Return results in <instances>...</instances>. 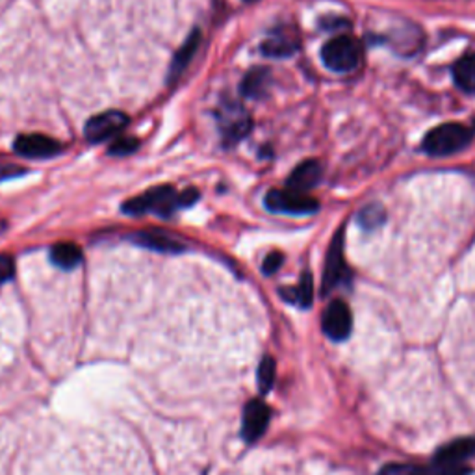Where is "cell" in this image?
<instances>
[{
	"mask_svg": "<svg viewBox=\"0 0 475 475\" xmlns=\"http://www.w3.org/2000/svg\"><path fill=\"white\" fill-rule=\"evenodd\" d=\"M15 275V262L12 255H0V284L12 281Z\"/></svg>",
	"mask_w": 475,
	"mask_h": 475,
	"instance_id": "obj_24",
	"label": "cell"
},
{
	"mask_svg": "<svg viewBox=\"0 0 475 475\" xmlns=\"http://www.w3.org/2000/svg\"><path fill=\"white\" fill-rule=\"evenodd\" d=\"M281 295L290 303L300 305L301 309H309L312 305V300H314V281H312V275L309 272H305L301 275L300 284H297L295 288H282Z\"/></svg>",
	"mask_w": 475,
	"mask_h": 475,
	"instance_id": "obj_15",
	"label": "cell"
},
{
	"mask_svg": "<svg viewBox=\"0 0 475 475\" xmlns=\"http://www.w3.org/2000/svg\"><path fill=\"white\" fill-rule=\"evenodd\" d=\"M384 220H386V212L382 211L381 204H368L359 212V225L366 230H373L381 227Z\"/></svg>",
	"mask_w": 475,
	"mask_h": 475,
	"instance_id": "obj_21",
	"label": "cell"
},
{
	"mask_svg": "<svg viewBox=\"0 0 475 475\" xmlns=\"http://www.w3.org/2000/svg\"><path fill=\"white\" fill-rule=\"evenodd\" d=\"M130 240L139 246V247H147L151 251L157 253H183L186 249V246L183 242H178L176 238L167 236L164 232H155V230H141L130 236Z\"/></svg>",
	"mask_w": 475,
	"mask_h": 475,
	"instance_id": "obj_11",
	"label": "cell"
},
{
	"mask_svg": "<svg viewBox=\"0 0 475 475\" xmlns=\"http://www.w3.org/2000/svg\"><path fill=\"white\" fill-rule=\"evenodd\" d=\"M272 420V410L262 399H253L244 408V418H242V438L247 444L256 442L270 426Z\"/></svg>",
	"mask_w": 475,
	"mask_h": 475,
	"instance_id": "obj_9",
	"label": "cell"
},
{
	"mask_svg": "<svg viewBox=\"0 0 475 475\" xmlns=\"http://www.w3.org/2000/svg\"><path fill=\"white\" fill-rule=\"evenodd\" d=\"M295 49H297V43L290 38H270L262 45V52L265 56H272V58L291 56L295 52Z\"/></svg>",
	"mask_w": 475,
	"mask_h": 475,
	"instance_id": "obj_20",
	"label": "cell"
},
{
	"mask_svg": "<svg viewBox=\"0 0 475 475\" xmlns=\"http://www.w3.org/2000/svg\"><path fill=\"white\" fill-rule=\"evenodd\" d=\"M246 3H255V0H246Z\"/></svg>",
	"mask_w": 475,
	"mask_h": 475,
	"instance_id": "obj_27",
	"label": "cell"
},
{
	"mask_svg": "<svg viewBox=\"0 0 475 475\" xmlns=\"http://www.w3.org/2000/svg\"><path fill=\"white\" fill-rule=\"evenodd\" d=\"M138 147H139V141L136 138H121V139L113 141V145L110 147L108 153L113 157H127V155L134 153Z\"/></svg>",
	"mask_w": 475,
	"mask_h": 475,
	"instance_id": "obj_23",
	"label": "cell"
},
{
	"mask_svg": "<svg viewBox=\"0 0 475 475\" xmlns=\"http://www.w3.org/2000/svg\"><path fill=\"white\" fill-rule=\"evenodd\" d=\"M221 129L225 132V139L230 143H236L242 139L251 130V119L238 104H230L221 113Z\"/></svg>",
	"mask_w": 475,
	"mask_h": 475,
	"instance_id": "obj_12",
	"label": "cell"
},
{
	"mask_svg": "<svg viewBox=\"0 0 475 475\" xmlns=\"http://www.w3.org/2000/svg\"><path fill=\"white\" fill-rule=\"evenodd\" d=\"M323 333L335 342H344L353 329V316L345 301L335 300L329 307L325 309L321 318Z\"/></svg>",
	"mask_w": 475,
	"mask_h": 475,
	"instance_id": "obj_8",
	"label": "cell"
},
{
	"mask_svg": "<svg viewBox=\"0 0 475 475\" xmlns=\"http://www.w3.org/2000/svg\"><path fill=\"white\" fill-rule=\"evenodd\" d=\"M377 475H426V470L416 464H386Z\"/></svg>",
	"mask_w": 475,
	"mask_h": 475,
	"instance_id": "obj_22",
	"label": "cell"
},
{
	"mask_svg": "<svg viewBox=\"0 0 475 475\" xmlns=\"http://www.w3.org/2000/svg\"><path fill=\"white\" fill-rule=\"evenodd\" d=\"M282 262H284V256L281 253H277V251L270 253V255L265 256V260L262 264V272L265 275H273L275 272H279V267L282 265Z\"/></svg>",
	"mask_w": 475,
	"mask_h": 475,
	"instance_id": "obj_25",
	"label": "cell"
},
{
	"mask_svg": "<svg viewBox=\"0 0 475 475\" xmlns=\"http://www.w3.org/2000/svg\"><path fill=\"white\" fill-rule=\"evenodd\" d=\"M475 136L473 125L445 123L426 134L422 148L429 157H452L466 148Z\"/></svg>",
	"mask_w": 475,
	"mask_h": 475,
	"instance_id": "obj_1",
	"label": "cell"
},
{
	"mask_svg": "<svg viewBox=\"0 0 475 475\" xmlns=\"http://www.w3.org/2000/svg\"><path fill=\"white\" fill-rule=\"evenodd\" d=\"M272 75L267 69H253L242 82V95L249 99H258L265 95L267 87H270Z\"/></svg>",
	"mask_w": 475,
	"mask_h": 475,
	"instance_id": "obj_18",
	"label": "cell"
},
{
	"mask_svg": "<svg viewBox=\"0 0 475 475\" xmlns=\"http://www.w3.org/2000/svg\"><path fill=\"white\" fill-rule=\"evenodd\" d=\"M319 181H321V166L316 160H307L291 171L286 181V186L291 192L307 193L309 190L316 188Z\"/></svg>",
	"mask_w": 475,
	"mask_h": 475,
	"instance_id": "obj_13",
	"label": "cell"
},
{
	"mask_svg": "<svg viewBox=\"0 0 475 475\" xmlns=\"http://www.w3.org/2000/svg\"><path fill=\"white\" fill-rule=\"evenodd\" d=\"M199 45H201V32H197V30H195V32L186 40V43L181 49H178V52L173 58L171 69H169V84L175 82L178 76H181L186 71V67L190 66V62L193 59Z\"/></svg>",
	"mask_w": 475,
	"mask_h": 475,
	"instance_id": "obj_14",
	"label": "cell"
},
{
	"mask_svg": "<svg viewBox=\"0 0 475 475\" xmlns=\"http://www.w3.org/2000/svg\"><path fill=\"white\" fill-rule=\"evenodd\" d=\"M344 238H345V227H342L336 232L329 247V253H327L325 273H323V293H329L349 277L345 256H344Z\"/></svg>",
	"mask_w": 475,
	"mask_h": 475,
	"instance_id": "obj_6",
	"label": "cell"
},
{
	"mask_svg": "<svg viewBox=\"0 0 475 475\" xmlns=\"http://www.w3.org/2000/svg\"><path fill=\"white\" fill-rule=\"evenodd\" d=\"M453 80L464 94L475 95V52L461 58L453 66Z\"/></svg>",
	"mask_w": 475,
	"mask_h": 475,
	"instance_id": "obj_16",
	"label": "cell"
},
{
	"mask_svg": "<svg viewBox=\"0 0 475 475\" xmlns=\"http://www.w3.org/2000/svg\"><path fill=\"white\" fill-rule=\"evenodd\" d=\"M475 455V438H459L445 444L436 452L426 475H470L473 470L466 464Z\"/></svg>",
	"mask_w": 475,
	"mask_h": 475,
	"instance_id": "obj_2",
	"label": "cell"
},
{
	"mask_svg": "<svg viewBox=\"0 0 475 475\" xmlns=\"http://www.w3.org/2000/svg\"><path fill=\"white\" fill-rule=\"evenodd\" d=\"M50 260L54 265L62 267V270H75L82 262V251L71 242H62L50 249Z\"/></svg>",
	"mask_w": 475,
	"mask_h": 475,
	"instance_id": "obj_17",
	"label": "cell"
},
{
	"mask_svg": "<svg viewBox=\"0 0 475 475\" xmlns=\"http://www.w3.org/2000/svg\"><path fill=\"white\" fill-rule=\"evenodd\" d=\"M361 58H363V49L359 41H354L353 38L347 36L333 38L321 49L323 64L335 73L354 71L361 66Z\"/></svg>",
	"mask_w": 475,
	"mask_h": 475,
	"instance_id": "obj_4",
	"label": "cell"
},
{
	"mask_svg": "<svg viewBox=\"0 0 475 475\" xmlns=\"http://www.w3.org/2000/svg\"><path fill=\"white\" fill-rule=\"evenodd\" d=\"M129 125V117L119 110H108L89 119L85 123V138L92 143H103L113 136H117Z\"/></svg>",
	"mask_w": 475,
	"mask_h": 475,
	"instance_id": "obj_7",
	"label": "cell"
},
{
	"mask_svg": "<svg viewBox=\"0 0 475 475\" xmlns=\"http://www.w3.org/2000/svg\"><path fill=\"white\" fill-rule=\"evenodd\" d=\"M13 148L24 158H50L62 153V145L43 134H22L15 139Z\"/></svg>",
	"mask_w": 475,
	"mask_h": 475,
	"instance_id": "obj_10",
	"label": "cell"
},
{
	"mask_svg": "<svg viewBox=\"0 0 475 475\" xmlns=\"http://www.w3.org/2000/svg\"><path fill=\"white\" fill-rule=\"evenodd\" d=\"M178 206V193L171 186H157L123 204V212L130 216H141L147 212L160 214L162 218L171 216Z\"/></svg>",
	"mask_w": 475,
	"mask_h": 475,
	"instance_id": "obj_3",
	"label": "cell"
},
{
	"mask_svg": "<svg viewBox=\"0 0 475 475\" xmlns=\"http://www.w3.org/2000/svg\"><path fill=\"white\" fill-rule=\"evenodd\" d=\"M267 211L281 212V214H293V216H305L318 212V201L309 197L307 193H297L291 190H272L265 195Z\"/></svg>",
	"mask_w": 475,
	"mask_h": 475,
	"instance_id": "obj_5",
	"label": "cell"
},
{
	"mask_svg": "<svg viewBox=\"0 0 475 475\" xmlns=\"http://www.w3.org/2000/svg\"><path fill=\"white\" fill-rule=\"evenodd\" d=\"M24 169H19V167H0V178H10L13 175H21Z\"/></svg>",
	"mask_w": 475,
	"mask_h": 475,
	"instance_id": "obj_26",
	"label": "cell"
},
{
	"mask_svg": "<svg viewBox=\"0 0 475 475\" xmlns=\"http://www.w3.org/2000/svg\"><path fill=\"white\" fill-rule=\"evenodd\" d=\"M275 372H277V364L272 359V356H264L262 363L258 364V372H256V382H258V390L262 394H267L272 390V386L275 382Z\"/></svg>",
	"mask_w": 475,
	"mask_h": 475,
	"instance_id": "obj_19",
	"label": "cell"
}]
</instances>
